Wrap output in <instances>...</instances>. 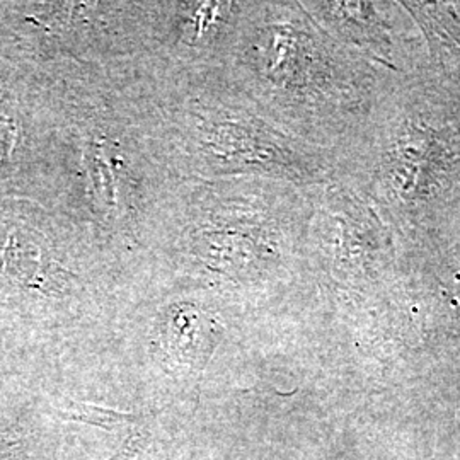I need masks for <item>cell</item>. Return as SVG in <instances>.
Returning a JSON list of instances; mask_svg holds the SVG:
<instances>
[{"label": "cell", "instance_id": "1", "mask_svg": "<svg viewBox=\"0 0 460 460\" xmlns=\"http://www.w3.org/2000/svg\"><path fill=\"white\" fill-rule=\"evenodd\" d=\"M218 340L215 319L195 305H178L165 314L157 345L172 372L199 374L214 353Z\"/></svg>", "mask_w": 460, "mask_h": 460}, {"label": "cell", "instance_id": "2", "mask_svg": "<svg viewBox=\"0 0 460 460\" xmlns=\"http://www.w3.org/2000/svg\"><path fill=\"white\" fill-rule=\"evenodd\" d=\"M74 420L79 421H87V423H94L99 427L113 428L123 423H128L132 420L130 414H121L118 411H108L102 408H94V406H87L83 402H74Z\"/></svg>", "mask_w": 460, "mask_h": 460}]
</instances>
